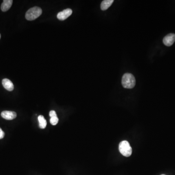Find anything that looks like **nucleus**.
Wrapping results in <instances>:
<instances>
[{
  "label": "nucleus",
  "mask_w": 175,
  "mask_h": 175,
  "mask_svg": "<svg viewBox=\"0 0 175 175\" xmlns=\"http://www.w3.org/2000/svg\"><path fill=\"white\" fill-rule=\"evenodd\" d=\"M122 84L125 88H133L136 84L135 77L131 73H125L122 77Z\"/></svg>",
  "instance_id": "1"
},
{
  "label": "nucleus",
  "mask_w": 175,
  "mask_h": 175,
  "mask_svg": "<svg viewBox=\"0 0 175 175\" xmlns=\"http://www.w3.org/2000/svg\"><path fill=\"white\" fill-rule=\"evenodd\" d=\"M42 14V9L37 7H33L26 12L25 18L28 20H33L36 19L41 16Z\"/></svg>",
  "instance_id": "2"
},
{
  "label": "nucleus",
  "mask_w": 175,
  "mask_h": 175,
  "mask_svg": "<svg viewBox=\"0 0 175 175\" xmlns=\"http://www.w3.org/2000/svg\"><path fill=\"white\" fill-rule=\"evenodd\" d=\"M119 149L120 152L125 157H129L132 154V148L129 142L127 141H123L119 143Z\"/></svg>",
  "instance_id": "3"
},
{
  "label": "nucleus",
  "mask_w": 175,
  "mask_h": 175,
  "mask_svg": "<svg viewBox=\"0 0 175 175\" xmlns=\"http://www.w3.org/2000/svg\"><path fill=\"white\" fill-rule=\"evenodd\" d=\"M175 42V34L170 33L166 35L163 39V43L167 46H171Z\"/></svg>",
  "instance_id": "4"
},
{
  "label": "nucleus",
  "mask_w": 175,
  "mask_h": 175,
  "mask_svg": "<svg viewBox=\"0 0 175 175\" xmlns=\"http://www.w3.org/2000/svg\"><path fill=\"white\" fill-rule=\"evenodd\" d=\"M72 10L70 8L65 9L63 11L60 12L58 14L57 18L60 20H64L67 19L72 14Z\"/></svg>",
  "instance_id": "5"
},
{
  "label": "nucleus",
  "mask_w": 175,
  "mask_h": 175,
  "mask_svg": "<svg viewBox=\"0 0 175 175\" xmlns=\"http://www.w3.org/2000/svg\"><path fill=\"white\" fill-rule=\"evenodd\" d=\"M1 116L6 120H11L16 118L17 113L15 112L12 111H5L2 112Z\"/></svg>",
  "instance_id": "6"
},
{
  "label": "nucleus",
  "mask_w": 175,
  "mask_h": 175,
  "mask_svg": "<svg viewBox=\"0 0 175 175\" xmlns=\"http://www.w3.org/2000/svg\"><path fill=\"white\" fill-rule=\"evenodd\" d=\"M3 87L8 91H12L14 89V85L13 83L9 79L5 78L2 81Z\"/></svg>",
  "instance_id": "7"
},
{
  "label": "nucleus",
  "mask_w": 175,
  "mask_h": 175,
  "mask_svg": "<svg viewBox=\"0 0 175 175\" xmlns=\"http://www.w3.org/2000/svg\"><path fill=\"white\" fill-rule=\"evenodd\" d=\"M12 3V0H4L1 7L2 11L3 12L8 11L11 7Z\"/></svg>",
  "instance_id": "8"
},
{
  "label": "nucleus",
  "mask_w": 175,
  "mask_h": 175,
  "mask_svg": "<svg viewBox=\"0 0 175 175\" xmlns=\"http://www.w3.org/2000/svg\"><path fill=\"white\" fill-rule=\"evenodd\" d=\"M113 2V0H104L101 4V9L103 11L107 10L112 6Z\"/></svg>",
  "instance_id": "9"
},
{
  "label": "nucleus",
  "mask_w": 175,
  "mask_h": 175,
  "mask_svg": "<svg viewBox=\"0 0 175 175\" xmlns=\"http://www.w3.org/2000/svg\"><path fill=\"white\" fill-rule=\"evenodd\" d=\"M38 121L39 122V126L41 129H44L47 125V122L42 115H40L38 117Z\"/></svg>",
  "instance_id": "10"
},
{
  "label": "nucleus",
  "mask_w": 175,
  "mask_h": 175,
  "mask_svg": "<svg viewBox=\"0 0 175 175\" xmlns=\"http://www.w3.org/2000/svg\"><path fill=\"white\" fill-rule=\"evenodd\" d=\"M50 123L52 125H56L59 122V118L58 117H51L50 120Z\"/></svg>",
  "instance_id": "11"
},
{
  "label": "nucleus",
  "mask_w": 175,
  "mask_h": 175,
  "mask_svg": "<svg viewBox=\"0 0 175 175\" xmlns=\"http://www.w3.org/2000/svg\"><path fill=\"white\" fill-rule=\"evenodd\" d=\"M49 116H50L51 118L54 117H57V113L55 112V111H50V112H49Z\"/></svg>",
  "instance_id": "12"
},
{
  "label": "nucleus",
  "mask_w": 175,
  "mask_h": 175,
  "mask_svg": "<svg viewBox=\"0 0 175 175\" xmlns=\"http://www.w3.org/2000/svg\"><path fill=\"white\" fill-rule=\"evenodd\" d=\"M5 136V133L2 131L1 128H0V139H2Z\"/></svg>",
  "instance_id": "13"
},
{
  "label": "nucleus",
  "mask_w": 175,
  "mask_h": 175,
  "mask_svg": "<svg viewBox=\"0 0 175 175\" xmlns=\"http://www.w3.org/2000/svg\"><path fill=\"white\" fill-rule=\"evenodd\" d=\"M1 34H0V38H1Z\"/></svg>",
  "instance_id": "14"
},
{
  "label": "nucleus",
  "mask_w": 175,
  "mask_h": 175,
  "mask_svg": "<svg viewBox=\"0 0 175 175\" xmlns=\"http://www.w3.org/2000/svg\"></svg>",
  "instance_id": "15"
}]
</instances>
